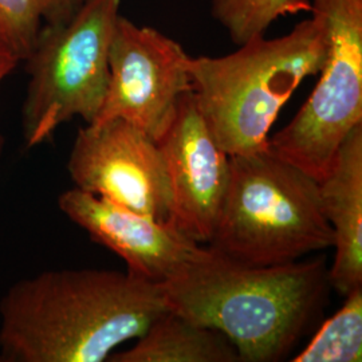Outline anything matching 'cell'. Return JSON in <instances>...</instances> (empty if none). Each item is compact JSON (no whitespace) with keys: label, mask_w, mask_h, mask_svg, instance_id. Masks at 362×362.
<instances>
[{"label":"cell","mask_w":362,"mask_h":362,"mask_svg":"<svg viewBox=\"0 0 362 362\" xmlns=\"http://www.w3.org/2000/svg\"><path fill=\"white\" fill-rule=\"evenodd\" d=\"M322 19L298 23L287 35L250 39L224 57L188 59L194 104L228 156L266 151L272 127L299 85L326 61Z\"/></svg>","instance_id":"3957f363"},{"label":"cell","mask_w":362,"mask_h":362,"mask_svg":"<svg viewBox=\"0 0 362 362\" xmlns=\"http://www.w3.org/2000/svg\"><path fill=\"white\" fill-rule=\"evenodd\" d=\"M318 188L322 212L334 236L330 286L345 297L362 287V125L341 144Z\"/></svg>","instance_id":"8fae6325"},{"label":"cell","mask_w":362,"mask_h":362,"mask_svg":"<svg viewBox=\"0 0 362 362\" xmlns=\"http://www.w3.org/2000/svg\"><path fill=\"white\" fill-rule=\"evenodd\" d=\"M300 11L311 13L309 0H212L211 13L226 28L233 43L240 46L264 35L279 18Z\"/></svg>","instance_id":"9a60e30c"},{"label":"cell","mask_w":362,"mask_h":362,"mask_svg":"<svg viewBox=\"0 0 362 362\" xmlns=\"http://www.w3.org/2000/svg\"><path fill=\"white\" fill-rule=\"evenodd\" d=\"M121 0H86L66 23L45 25L25 59L30 76L22 109L28 148L50 140L62 124L81 117L93 124L109 82V47Z\"/></svg>","instance_id":"5b68a950"},{"label":"cell","mask_w":362,"mask_h":362,"mask_svg":"<svg viewBox=\"0 0 362 362\" xmlns=\"http://www.w3.org/2000/svg\"><path fill=\"white\" fill-rule=\"evenodd\" d=\"M157 144L168 173L175 224L197 243H209L231 165L200 116L192 91L181 97L173 122Z\"/></svg>","instance_id":"9c48e42d"},{"label":"cell","mask_w":362,"mask_h":362,"mask_svg":"<svg viewBox=\"0 0 362 362\" xmlns=\"http://www.w3.org/2000/svg\"><path fill=\"white\" fill-rule=\"evenodd\" d=\"M324 22L326 61L314 90L267 151L320 181L362 125V0H309Z\"/></svg>","instance_id":"8992f818"},{"label":"cell","mask_w":362,"mask_h":362,"mask_svg":"<svg viewBox=\"0 0 362 362\" xmlns=\"http://www.w3.org/2000/svg\"><path fill=\"white\" fill-rule=\"evenodd\" d=\"M110 362H240L233 342L216 329L194 324L177 311L161 313L133 348Z\"/></svg>","instance_id":"7c38bea8"},{"label":"cell","mask_w":362,"mask_h":362,"mask_svg":"<svg viewBox=\"0 0 362 362\" xmlns=\"http://www.w3.org/2000/svg\"><path fill=\"white\" fill-rule=\"evenodd\" d=\"M230 165L209 247L247 266L285 264L333 247L314 177L267 149L230 156Z\"/></svg>","instance_id":"277c9868"},{"label":"cell","mask_w":362,"mask_h":362,"mask_svg":"<svg viewBox=\"0 0 362 362\" xmlns=\"http://www.w3.org/2000/svg\"><path fill=\"white\" fill-rule=\"evenodd\" d=\"M163 286L133 272L50 270L0 299L6 362H103L168 310Z\"/></svg>","instance_id":"6da1fadb"},{"label":"cell","mask_w":362,"mask_h":362,"mask_svg":"<svg viewBox=\"0 0 362 362\" xmlns=\"http://www.w3.org/2000/svg\"><path fill=\"white\" fill-rule=\"evenodd\" d=\"M86 0H0V49L19 62L33 52L45 25L69 22Z\"/></svg>","instance_id":"4fadbf2b"},{"label":"cell","mask_w":362,"mask_h":362,"mask_svg":"<svg viewBox=\"0 0 362 362\" xmlns=\"http://www.w3.org/2000/svg\"><path fill=\"white\" fill-rule=\"evenodd\" d=\"M189 55L152 27L118 16L109 47V82L93 124L121 118L156 143L173 122L181 97L192 91Z\"/></svg>","instance_id":"52a82bcc"},{"label":"cell","mask_w":362,"mask_h":362,"mask_svg":"<svg viewBox=\"0 0 362 362\" xmlns=\"http://www.w3.org/2000/svg\"><path fill=\"white\" fill-rule=\"evenodd\" d=\"M170 310L233 342L240 362L285 360L326 306L324 257L276 266H247L202 247L163 284Z\"/></svg>","instance_id":"7a4b0ae2"},{"label":"cell","mask_w":362,"mask_h":362,"mask_svg":"<svg viewBox=\"0 0 362 362\" xmlns=\"http://www.w3.org/2000/svg\"><path fill=\"white\" fill-rule=\"evenodd\" d=\"M0 362H4V360H3V356H1V350H0Z\"/></svg>","instance_id":"e0dca14e"},{"label":"cell","mask_w":362,"mask_h":362,"mask_svg":"<svg viewBox=\"0 0 362 362\" xmlns=\"http://www.w3.org/2000/svg\"><path fill=\"white\" fill-rule=\"evenodd\" d=\"M19 64V61L13 57L11 54L6 52H0V85L10 73H13V69ZM1 137H0V151H1Z\"/></svg>","instance_id":"2e32d148"},{"label":"cell","mask_w":362,"mask_h":362,"mask_svg":"<svg viewBox=\"0 0 362 362\" xmlns=\"http://www.w3.org/2000/svg\"><path fill=\"white\" fill-rule=\"evenodd\" d=\"M0 52H3V50H1V49H0Z\"/></svg>","instance_id":"ac0fdd59"},{"label":"cell","mask_w":362,"mask_h":362,"mask_svg":"<svg viewBox=\"0 0 362 362\" xmlns=\"http://www.w3.org/2000/svg\"><path fill=\"white\" fill-rule=\"evenodd\" d=\"M325 322L294 362H360L362 358V287Z\"/></svg>","instance_id":"5bb4252c"},{"label":"cell","mask_w":362,"mask_h":362,"mask_svg":"<svg viewBox=\"0 0 362 362\" xmlns=\"http://www.w3.org/2000/svg\"><path fill=\"white\" fill-rule=\"evenodd\" d=\"M74 187L158 221L175 223L158 144L121 118L78 130L67 161Z\"/></svg>","instance_id":"ba28073f"},{"label":"cell","mask_w":362,"mask_h":362,"mask_svg":"<svg viewBox=\"0 0 362 362\" xmlns=\"http://www.w3.org/2000/svg\"><path fill=\"white\" fill-rule=\"evenodd\" d=\"M58 207L91 240L124 259L128 272L163 285L175 278L202 247L175 223H164L78 188L67 189Z\"/></svg>","instance_id":"30bf717a"}]
</instances>
